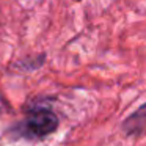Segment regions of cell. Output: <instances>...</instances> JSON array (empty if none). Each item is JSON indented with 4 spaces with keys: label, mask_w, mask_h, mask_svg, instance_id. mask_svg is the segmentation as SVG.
I'll use <instances>...</instances> for the list:
<instances>
[{
    "label": "cell",
    "mask_w": 146,
    "mask_h": 146,
    "mask_svg": "<svg viewBox=\"0 0 146 146\" xmlns=\"http://www.w3.org/2000/svg\"><path fill=\"white\" fill-rule=\"evenodd\" d=\"M76 2H80V0H76Z\"/></svg>",
    "instance_id": "obj_3"
},
{
    "label": "cell",
    "mask_w": 146,
    "mask_h": 146,
    "mask_svg": "<svg viewBox=\"0 0 146 146\" xmlns=\"http://www.w3.org/2000/svg\"><path fill=\"white\" fill-rule=\"evenodd\" d=\"M123 130L126 135H141L146 133V102L138 107L132 115L123 121Z\"/></svg>",
    "instance_id": "obj_2"
},
{
    "label": "cell",
    "mask_w": 146,
    "mask_h": 146,
    "mask_svg": "<svg viewBox=\"0 0 146 146\" xmlns=\"http://www.w3.org/2000/svg\"><path fill=\"white\" fill-rule=\"evenodd\" d=\"M25 132L36 138H44L57 130L58 116L49 108H35L29 113L25 123Z\"/></svg>",
    "instance_id": "obj_1"
}]
</instances>
